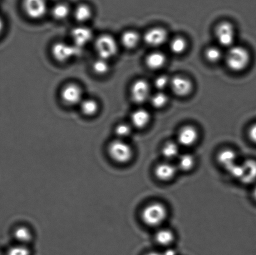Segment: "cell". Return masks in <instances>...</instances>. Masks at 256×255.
<instances>
[{
  "instance_id": "obj_1",
  "label": "cell",
  "mask_w": 256,
  "mask_h": 255,
  "mask_svg": "<svg viewBox=\"0 0 256 255\" xmlns=\"http://www.w3.org/2000/svg\"><path fill=\"white\" fill-rule=\"evenodd\" d=\"M107 153L110 159L114 163L125 165L132 161L134 152L126 140L116 138L108 145Z\"/></svg>"
},
{
  "instance_id": "obj_2",
  "label": "cell",
  "mask_w": 256,
  "mask_h": 255,
  "mask_svg": "<svg viewBox=\"0 0 256 255\" xmlns=\"http://www.w3.org/2000/svg\"><path fill=\"white\" fill-rule=\"evenodd\" d=\"M168 217V210L159 202L150 204L143 209L142 219L144 224L150 227H157L164 223Z\"/></svg>"
},
{
  "instance_id": "obj_3",
  "label": "cell",
  "mask_w": 256,
  "mask_h": 255,
  "mask_svg": "<svg viewBox=\"0 0 256 255\" xmlns=\"http://www.w3.org/2000/svg\"><path fill=\"white\" fill-rule=\"evenodd\" d=\"M250 54L246 49L240 46L230 47L226 55V64L230 70L240 72L246 68L250 62Z\"/></svg>"
},
{
  "instance_id": "obj_4",
  "label": "cell",
  "mask_w": 256,
  "mask_h": 255,
  "mask_svg": "<svg viewBox=\"0 0 256 255\" xmlns=\"http://www.w3.org/2000/svg\"><path fill=\"white\" fill-rule=\"evenodd\" d=\"M94 49L100 58L106 60L114 57L118 51V44L111 34H104L97 37Z\"/></svg>"
},
{
  "instance_id": "obj_5",
  "label": "cell",
  "mask_w": 256,
  "mask_h": 255,
  "mask_svg": "<svg viewBox=\"0 0 256 255\" xmlns=\"http://www.w3.org/2000/svg\"><path fill=\"white\" fill-rule=\"evenodd\" d=\"M81 48L74 44L67 43L64 41L55 42L52 47V57L57 61L65 62L81 53Z\"/></svg>"
},
{
  "instance_id": "obj_6",
  "label": "cell",
  "mask_w": 256,
  "mask_h": 255,
  "mask_svg": "<svg viewBox=\"0 0 256 255\" xmlns=\"http://www.w3.org/2000/svg\"><path fill=\"white\" fill-rule=\"evenodd\" d=\"M60 96L62 101L68 106H76L80 105L84 99V92L80 85L71 82L62 87Z\"/></svg>"
},
{
  "instance_id": "obj_7",
  "label": "cell",
  "mask_w": 256,
  "mask_h": 255,
  "mask_svg": "<svg viewBox=\"0 0 256 255\" xmlns=\"http://www.w3.org/2000/svg\"><path fill=\"white\" fill-rule=\"evenodd\" d=\"M22 6L26 16L34 20L42 19L48 11L46 0H22Z\"/></svg>"
},
{
  "instance_id": "obj_8",
  "label": "cell",
  "mask_w": 256,
  "mask_h": 255,
  "mask_svg": "<svg viewBox=\"0 0 256 255\" xmlns=\"http://www.w3.org/2000/svg\"><path fill=\"white\" fill-rule=\"evenodd\" d=\"M215 36L220 45L224 47L232 46L235 39L234 26L229 22H220L216 27Z\"/></svg>"
},
{
  "instance_id": "obj_9",
  "label": "cell",
  "mask_w": 256,
  "mask_h": 255,
  "mask_svg": "<svg viewBox=\"0 0 256 255\" xmlns=\"http://www.w3.org/2000/svg\"><path fill=\"white\" fill-rule=\"evenodd\" d=\"M130 93L135 103L142 104L150 98V85L145 80H137L130 87Z\"/></svg>"
},
{
  "instance_id": "obj_10",
  "label": "cell",
  "mask_w": 256,
  "mask_h": 255,
  "mask_svg": "<svg viewBox=\"0 0 256 255\" xmlns=\"http://www.w3.org/2000/svg\"><path fill=\"white\" fill-rule=\"evenodd\" d=\"M71 37L72 44L82 49L92 41L94 33L90 27L81 25L72 30Z\"/></svg>"
},
{
  "instance_id": "obj_11",
  "label": "cell",
  "mask_w": 256,
  "mask_h": 255,
  "mask_svg": "<svg viewBox=\"0 0 256 255\" xmlns=\"http://www.w3.org/2000/svg\"><path fill=\"white\" fill-rule=\"evenodd\" d=\"M199 134L197 129L192 126L182 127L178 134V144L183 147H192L196 143Z\"/></svg>"
},
{
  "instance_id": "obj_12",
  "label": "cell",
  "mask_w": 256,
  "mask_h": 255,
  "mask_svg": "<svg viewBox=\"0 0 256 255\" xmlns=\"http://www.w3.org/2000/svg\"><path fill=\"white\" fill-rule=\"evenodd\" d=\"M168 39V33L162 27L150 29L144 35V41L148 46L158 47L164 43Z\"/></svg>"
},
{
  "instance_id": "obj_13",
  "label": "cell",
  "mask_w": 256,
  "mask_h": 255,
  "mask_svg": "<svg viewBox=\"0 0 256 255\" xmlns=\"http://www.w3.org/2000/svg\"><path fill=\"white\" fill-rule=\"evenodd\" d=\"M172 91L178 96H187L192 92V84L189 79L182 76H176L170 80Z\"/></svg>"
},
{
  "instance_id": "obj_14",
  "label": "cell",
  "mask_w": 256,
  "mask_h": 255,
  "mask_svg": "<svg viewBox=\"0 0 256 255\" xmlns=\"http://www.w3.org/2000/svg\"><path fill=\"white\" fill-rule=\"evenodd\" d=\"M177 166L170 163L169 162H162L158 164L154 170L156 177L162 182L172 181L176 176L178 172Z\"/></svg>"
},
{
  "instance_id": "obj_15",
  "label": "cell",
  "mask_w": 256,
  "mask_h": 255,
  "mask_svg": "<svg viewBox=\"0 0 256 255\" xmlns=\"http://www.w3.org/2000/svg\"><path fill=\"white\" fill-rule=\"evenodd\" d=\"M12 236L17 244L28 246L34 240V234L32 230L26 226H18L14 229Z\"/></svg>"
},
{
  "instance_id": "obj_16",
  "label": "cell",
  "mask_w": 256,
  "mask_h": 255,
  "mask_svg": "<svg viewBox=\"0 0 256 255\" xmlns=\"http://www.w3.org/2000/svg\"><path fill=\"white\" fill-rule=\"evenodd\" d=\"M242 165L244 172L240 181L244 184L253 183L256 181V161L248 159L243 162Z\"/></svg>"
},
{
  "instance_id": "obj_17",
  "label": "cell",
  "mask_w": 256,
  "mask_h": 255,
  "mask_svg": "<svg viewBox=\"0 0 256 255\" xmlns=\"http://www.w3.org/2000/svg\"><path fill=\"white\" fill-rule=\"evenodd\" d=\"M149 112L144 109H140L132 112L130 116L132 126L137 129H143L148 126L150 121Z\"/></svg>"
},
{
  "instance_id": "obj_18",
  "label": "cell",
  "mask_w": 256,
  "mask_h": 255,
  "mask_svg": "<svg viewBox=\"0 0 256 255\" xmlns=\"http://www.w3.org/2000/svg\"><path fill=\"white\" fill-rule=\"evenodd\" d=\"M166 61V57L162 52L155 51L152 52L146 59V64L152 70H158L162 68Z\"/></svg>"
},
{
  "instance_id": "obj_19",
  "label": "cell",
  "mask_w": 256,
  "mask_h": 255,
  "mask_svg": "<svg viewBox=\"0 0 256 255\" xmlns=\"http://www.w3.org/2000/svg\"><path fill=\"white\" fill-rule=\"evenodd\" d=\"M92 16V10L90 5L81 3L74 9V16L80 23H84L91 19Z\"/></svg>"
},
{
  "instance_id": "obj_20",
  "label": "cell",
  "mask_w": 256,
  "mask_h": 255,
  "mask_svg": "<svg viewBox=\"0 0 256 255\" xmlns=\"http://www.w3.org/2000/svg\"><path fill=\"white\" fill-rule=\"evenodd\" d=\"M236 160L237 155L232 149L222 150V151L219 152L217 156L218 163L222 167H224L225 169L236 163Z\"/></svg>"
},
{
  "instance_id": "obj_21",
  "label": "cell",
  "mask_w": 256,
  "mask_h": 255,
  "mask_svg": "<svg viewBox=\"0 0 256 255\" xmlns=\"http://www.w3.org/2000/svg\"><path fill=\"white\" fill-rule=\"evenodd\" d=\"M79 106L82 113L88 117L95 116L100 109L98 102L96 100L92 98L82 99Z\"/></svg>"
},
{
  "instance_id": "obj_22",
  "label": "cell",
  "mask_w": 256,
  "mask_h": 255,
  "mask_svg": "<svg viewBox=\"0 0 256 255\" xmlns=\"http://www.w3.org/2000/svg\"><path fill=\"white\" fill-rule=\"evenodd\" d=\"M140 40L139 34L133 30H128L122 34L121 43L128 49H132L138 46Z\"/></svg>"
},
{
  "instance_id": "obj_23",
  "label": "cell",
  "mask_w": 256,
  "mask_h": 255,
  "mask_svg": "<svg viewBox=\"0 0 256 255\" xmlns=\"http://www.w3.org/2000/svg\"><path fill=\"white\" fill-rule=\"evenodd\" d=\"M174 233L170 229H162L155 235V241L158 244L162 247H168L174 241Z\"/></svg>"
},
{
  "instance_id": "obj_24",
  "label": "cell",
  "mask_w": 256,
  "mask_h": 255,
  "mask_svg": "<svg viewBox=\"0 0 256 255\" xmlns=\"http://www.w3.org/2000/svg\"><path fill=\"white\" fill-rule=\"evenodd\" d=\"M180 145L174 142H168L162 147V153L167 161L178 158L180 156Z\"/></svg>"
},
{
  "instance_id": "obj_25",
  "label": "cell",
  "mask_w": 256,
  "mask_h": 255,
  "mask_svg": "<svg viewBox=\"0 0 256 255\" xmlns=\"http://www.w3.org/2000/svg\"><path fill=\"white\" fill-rule=\"evenodd\" d=\"M196 160L190 154L180 155L178 160V169L182 172H190L194 168Z\"/></svg>"
},
{
  "instance_id": "obj_26",
  "label": "cell",
  "mask_w": 256,
  "mask_h": 255,
  "mask_svg": "<svg viewBox=\"0 0 256 255\" xmlns=\"http://www.w3.org/2000/svg\"><path fill=\"white\" fill-rule=\"evenodd\" d=\"M52 15L54 18L58 21L66 19L71 13L70 6L64 2L55 4L52 9Z\"/></svg>"
},
{
  "instance_id": "obj_27",
  "label": "cell",
  "mask_w": 256,
  "mask_h": 255,
  "mask_svg": "<svg viewBox=\"0 0 256 255\" xmlns=\"http://www.w3.org/2000/svg\"><path fill=\"white\" fill-rule=\"evenodd\" d=\"M92 69L95 74L99 76H104L110 71V64L108 60L100 58L95 59L92 64Z\"/></svg>"
},
{
  "instance_id": "obj_28",
  "label": "cell",
  "mask_w": 256,
  "mask_h": 255,
  "mask_svg": "<svg viewBox=\"0 0 256 255\" xmlns=\"http://www.w3.org/2000/svg\"><path fill=\"white\" fill-rule=\"evenodd\" d=\"M170 50L175 54L183 53L186 49L187 42L182 37H176L172 39L170 44Z\"/></svg>"
},
{
  "instance_id": "obj_29",
  "label": "cell",
  "mask_w": 256,
  "mask_h": 255,
  "mask_svg": "<svg viewBox=\"0 0 256 255\" xmlns=\"http://www.w3.org/2000/svg\"><path fill=\"white\" fill-rule=\"evenodd\" d=\"M150 104L154 108L160 109L167 104L168 97L164 92L160 91L150 96Z\"/></svg>"
},
{
  "instance_id": "obj_30",
  "label": "cell",
  "mask_w": 256,
  "mask_h": 255,
  "mask_svg": "<svg viewBox=\"0 0 256 255\" xmlns=\"http://www.w3.org/2000/svg\"><path fill=\"white\" fill-rule=\"evenodd\" d=\"M132 128L130 125L126 123L118 124L114 129L116 139L126 140L132 134Z\"/></svg>"
},
{
  "instance_id": "obj_31",
  "label": "cell",
  "mask_w": 256,
  "mask_h": 255,
  "mask_svg": "<svg viewBox=\"0 0 256 255\" xmlns=\"http://www.w3.org/2000/svg\"><path fill=\"white\" fill-rule=\"evenodd\" d=\"M222 57V52L216 47H208L205 51V57L208 61L215 63L220 61Z\"/></svg>"
},
{
  "instance_id": "obj_32",
  "label": "cell",
  "mask_w": 256,
  "mask_h": 255,
  "mask_svg": "<svg viewBox=\"0 0 256 255\" xmlns=\"http://www.w3.org/2000/svg\"><path fill=\"white\" fill-rule=\"evenodd\" d=\"M7 255H31L28 246L17 244L8 251Z\"/></svg>"
},
{
  "instance_id": "obj_33",
  "label": "cell",
  "mask_w": 256,
  "mask_h": 255,
  "mask_svg": "<svg viewBox=\"0 0 256 255\" xmlns=\"http://www.w3.org/2000/svg\"><path fill=\"white\" fill-rule=\"evenodd\" d=\"M226 171L233 178L239 180V181H240V179H242L243 176V172H244L242 165L238 164L237 162L232 165V166L228 167L227 169H226Z\"/></svg>"
},
{
  "instance_id": "obj_34",
  "label": "cell",
  "mask_w": 256,
  "mask_h": 255,
  "mask_svg": "<svg viewBox=\"0 0 256 255\" xmlns=\"http://www.w3.org/2000/svg\"><path fill=\"white\" fill-rule=\"evenodd\" d=\"M170 80L166 75H162V76H158L154 80V86L158 89L162 91L170 85Z\"/></svg>"
},
{
  "instance_id": "obj_35",
  "label": "cell",
  "mask_w": 256,
  "mask_h": 255,
  "mask_svg": "<svg viewBox=\"0 0 256 255\" xmlns=\"http://www.w3.org/2000/svg\"><path fill=\"white\" fill-rule=\"evenodd\" d=\"M248 136L253 143L256 144V123L252 125L248 131Z\"/></svg>"
},
{
  "instance_id": "obj_36",
  "label": "cell",
  "mask_w": 256,
  "mask_h": 255,
  "mask_svg": "<svg viewBox=\"0 0 256 255\" xmlns=\"http://www.w3.org/2000/svg\"><path fill=\"white\" fill-rule=\"evenodd\" d=\"M162 254V255H176V252L174 249H169L166 250Z\"/></svg>"
},
{
  "instance_id": "obj_37",
  "label": "cell",
  "mask_w": 256,
  "mask_h": 255,
  "mask_svg": "<svg viewBox=\"0 0 256 255\" xmlns=\"http://www.w3.org/2000/svg\"><path fill=\"white\" fill-rule=\"evenodd\" d=\"M4 22L2 17L0 16V36H1L2 32L4 31Z\"/></svg>"
},
{
  "instance_id": "obj_38",
  "label": "cell",
  "mask_w": 256,
  "mask_h": 255,
  "mask_svg": "<svg viewBox=\"0 0 256 255\" xmlns=\"http://www.w3.org/2000/svg\"><path fill=\"white\" fill-rule=\"evenodd\" d=\"M146 255H162V254L158 252H150V253H148Z\"/></svg>"
},
{
  "instance_id": "obj_39",
  "label": "cell",
  "mask_w": 256,
  "mask_h": 255,
  "mask_svg": "<svg viewBox=\"0 0 256 255\" xmlns=\"http://www.w3.org/2000/svg\"><path fill=\"white\" fill-rule=\"evenodd\" d=\"M253 197H254L255 201H256V186L254 187V190H253Z\"/></svg>"
}]
</instances>
